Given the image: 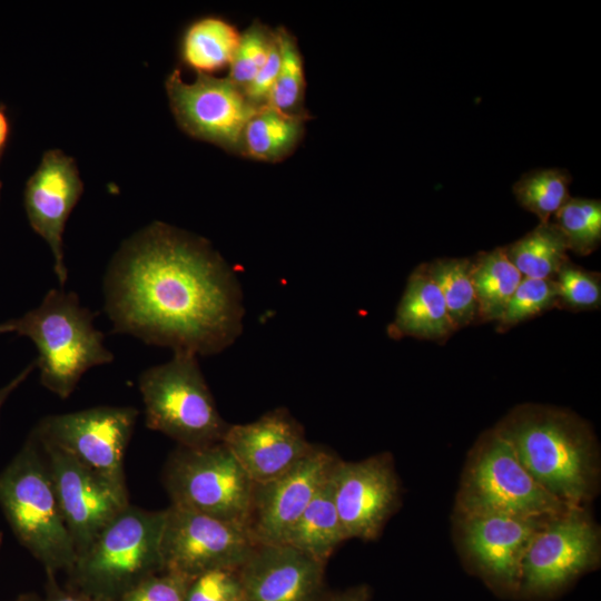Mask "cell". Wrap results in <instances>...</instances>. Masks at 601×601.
Masks as SVG:
<instances>
[{
    "label": "cell",
    "instance_id": "obj_28",
    "mask_svg": "<svg viewBox=\"0 0 601 601\" xmlns=\"http://www.w3.org/2000/svg\"><path fill=\"white\" fill-rule=\"evenodd\" d=\"M280 50L279 71L266 106L289 116L309 118L304 108L305 73L296 38L284 27L275 30Z\"/></svg>",
    "mask_w": 601,
    "mask_h": 601
},
{
    "label": "cell",
    "instance_id": "obj_7",
    "mask_svg": "<svg viewBox=\"0 0 601 601\" xmlns=\"http://www.w3.org/2000/svg\"><path fill=\"white\" fill-rule=\"evenodd\" d=\"M457 505L461 518L493 513L551 518L571 508L531 476L497 428L476 445L464 472Z\"/></svg>",
    "mask_w": 601,
    "mask_h": 601
},
{
    "label": "cell",
    "instance_id": "obj_41",
    "mask_svg": "<svg viewBox=\"0 0 601 601\" xmlns=\"http://www.w3.org/2000/svg\"><path fill=\"white\" fill-rule=\"evenodd\" d=\"M1 545H2V533L0 532V550H1Z\"/></svg>",
    "mask_w": 601,
    "mask_h": 601
},
{
    "label": "cell",
    "instance_id": "obj_33",
    "mask_svg": "<svg viewBox=\"0 0 601 601\" xmlns=\"http://www.w3.org/2000/svg\"><path fill=\"white\" fill-rule=\"evenodd\" d=\"M244 591L236 569H215L190 579L185 601H240Z\"/></svg>",
    "mask_w": 601,
    "mask_h": 601
},
{
    "label": "cell",
    "instance_id": "obj_24",
    "mask_svg": "<svg viewBox=\"0 0 601 601\" xmlns=\"http://www.w3.org/2000/svg\"><path fill=\"white\" fill-rule=\"evenodd\" d=\"M240 36L233 24L220 18L195 21L183 38V60L198 73L209 75L230 65Z\"/></svg>",
    "mask_w": 601,
    "mask_h": 601
},
{
    "label": "cell",
    "instance_id": "obj_3",
    "mask_svg": "<svg viewBox=\"0 0 601 601\" xmlns=\"http://www.w3.org/2000/svg\"><path fill=\"white\" fill-rule=\"evenodd\" d=\"M93 318L75 293L51 289L37 308L0 324V334L29 337L38 348L41 384L60 398H68L89 368L114 359Z\"/></svg>",
    "mask_w": 601,
    "mask_h": 601
},
{
    "label": "cell",
    "instance_id": "obj_16",
    "mask_svg": "<svg viewBox=\"0 0 601 601\" xmlns=\"http://www.w3.org/2000/svg\"><path fill=\"white\" fill-rule=\"evenodd\" d=\"M549 519L495 513L463 516V548L491 587L518 593L524 554Z\"/></svg>",
    "mask_w": 601,
    "mask_h": 601
},
{
    "label": "cell",
    "instance_id": "obj_30",
    "mask_svg": "<svg viewBox=\"0 0 601 601\" xmlns=\"http://www.w3.org/2000/svg\"><path fill=\"white\" fill-rule=\"evenodd\" d=\"M559 305L554 279L523 277L501 314L500 328H509Z\"/></svg>",
    "mask_w": 601,
    "mask_h": 601
},
{
    "label": "cell",
    "instance_id": "obj_42",
    "mask_svg": "<svg viewBox=\"0 0 601 601\" xmlns=\"http://www.w3.org/2000/svg\"><path fill=\"white\" fill-rule=\"evenodd\" d=\"M240 601H248L247 599L243 598Z\"/></svg>",
    "mask_w": 601,
    "mask_h": 601
},
{
    "label": "cell",
    "instance_id": "obj_27",
    "mask_svg": "<svg viewBox=\"0 0 601 601\" xmlns=\"http://www.w3.org/2000/svg\"><path fill=\"white\" fill-rule=\"evenodd\" d=\"M572 177L562 168H539L525 173L513 185L516 201L534 214L540 224L552 220L556 211L570 199Z\"/></svg>",
    "mask_w": 601,
    "mask_h": 601
},
{
    "label": "cell",
    "instance_id": "obj_14",
    "mask_svg": "<svg viewBox=\"0 0 601 601\" xmlns=\"http://www.w3.org/2000/svg\"><path fill=\"white\" fill-rule=\"evenodd\" d=\"M332 486L346 540L376 539L400 504L398 480L388 454L357 462L338 460Z\"/></svg>",
    "mask_w": 601,
    "mask_h": 601
},
{
    "label": "cell",
    "instance_id": "obj_26",
    "mask_svg": "<svg viewBox=\"0 0 601 601\" xmlns=\"http://www.w3.org/2000/svg\"><path fill=\"white\" fill-rule=\"evenodd\" d=\"M424 267L437 286L455 329L472 323L477 317L471 274L472 260L442 258Z\"/></svg>",
    "mask_w": 601,
    "mask_h": 601
},
{
    "label": "cell",
    "instance_id": "obj_10",
    "mask_svg": "<svg viewBox=\"0 0 601 601\" xmlns=\"http://www.w3.org/2000/svg\"><path fill=\"white\" fill-rule=\"evenodd\" d=\"M138 414L131 406H97L46 416L32 432L117 487L127 490L124 456Z\"/></svg>",
    "mask_w": 601,
    "mask_h": 601
},
{
    "label": "cell",
    "instance_id": "obj_25",
    "mask_svg": "<svg viewBox=\"0 0 601 601\" xmlns=\"http://www.w3.org/2000/svg\"><path fill=\"white\" fill-rule=\"evenodd\" d=\"M523 277L554 279L569 262L566 243L552 221L540 224L520 239L504 247Z\"/></svg>",
    "mask_w": 601,
    "mask_h": 601
},
{
    "label": "cell",
    "instance_id": "obj_18",
    "mask_svg": "<svg viewBox=\"0 0 601 601\" xmlns=\"http://www.w3.org/2000/svg\"><path fill=\"white\" fill-rule=\"evenodd\" d=\"M81 193L82 181L73 159L57 149L43 155L24 191L30 225L49 245L61 286L68 279L62 234Z\"/></svg>",
    "mask_w": 601,
    "mask_h": 601
},
{
    "label": "cell",
    "instance_id": "obj_8",
    "mask_svg": "<svg viewBox=\"0 0 601 601\" xmlns=\"http://www.w3.org/2000/svg\"><path fill=\"white\" fill-rule=\"evenodd\" d=\"M162 481L171 505L247 525L254 482L223 442L178 446L165 464Z\"/></svg>",
    "mask_w": 601,
    "mask_h": 601
},
{
    "label": "cell",
    "instance_id": "obj_39",
    "mask_svg": "<svg viewBox=\"0 0 601 601\" xmlns=\"http://www.w3.org/2000/svg\"><path fill=\"white\" fill-rule=\"evenodd\" d=\"M8 134V122L4 114L0 111V148L4 144Z\"/></svg>",
    "mask_w": 601,
    "mask_h": 601
},
{
    "label": "cell",
    "instance_id": "obj_15",
    "mask_svg": "<svg viewBox=\"0 0 601 601\" xmlns=\"http://www.w3.org/2000/svg\"><path fill=\"white\" fill-rule=\"evenodd\" d=\"M338 460L327 449L313 445L309 453L284 474L254 484L246 526L256 544L283 543Z\"/></svg>",
    "mask_w": 601,
    "mask_h": 601
},
{
    "label": "cell",
    "instance_id": "obj_36",
    "mask_svg": "<svg viewBox=\"0 0 601 601\" xmlns=\"http://www.w3.org/2000/svg\"><path fill=\"white\" fill-rule=\"evenodd\" d=\"M46 588L42 601H98L68 585L61 587L56 579V573L46 572Z\"/></svg>",
    "mask_w": 601,
    "mask_h": 601
},
{
    "label": "cell",
    "instance_id": "obj_20",
    "mask_svg": "<svg viewBox=\"0 0 601 601\" xmlns=\"http://www.w3.org/2000/svg\"><path fill=\"white\" fill-rule=\"evenodd\" d=\"M388 331L391 336L427 339L445 338L455 331L444 299L424 265L411 274Z\"/></svg>",
    "mask_w": 601,
    "mask_h": 601
},
{
    "label": "cell",
    "instance_id": "obj_21",
    "mask_svg": "<svg viewBox=\"0 0 601 601\" xmlns=\"http://www.w3.org/2000/svg\"><path fill=\"white\" fill-rule=\"evenodd\" d=\"M332 473L283 541L325 564L346 540L333 499Z\"/></svg>",
    "mask_w": 601,
    "mask_h": 601
},
{
    "label": "cell",
    "instance_id": "obj_23",
    "mask_svg": "<svg viewBox=\"0 0 601 601\" xmlns=\"http://www.w3.org/2000/svg\"><path fill=\"white\" fill-rule=\"evenodd\" d=\"M471 274L477 316L497 321L523 276L509 259L504 247L480 254L472 262Z\"/></svg>",
    "mask_w": 601,
    "mask_h": 601
},
{
    "label": "cell",
    "instance_id": "obj_35",
    "mask_svg": "<svg viewBox=\"0 0 601 601\" xmlns=\"http://www.w3.org/2000/svg\"><path fill=\"white\" fill-rule=\"evenodd\" d=\"M279 66L280 50L275 33V41L266 62L244 90L247 99L257 108H262L267 105L269 95L279 71Z\"/></svg>",
    "mask_w": 601,
    "mask_h": 601
},
{
    "label": "cell",
    "instance_id": "obj_9",
    "mask_svg": "<svg viewBox=\"0 0 601 601\" xmlns=\"http://www.w3.org/2000/svg\"><path fill=\"white\" fill-rule=\"evenodd\" d=\"M600 534L579 506L550 518L535 533L524 554L518 593L544 599L559 593L595 566Z\"/></svg>",
    "mask_w": 601,
    "mask_h": 601
},
{
    "label": "cell",
    "instance_id": "obj_5",
    "mask_svg": "<svg viewBox=\"0 0 601 601\" xmlns=\"http://www.w3.org/2000/svg\"><path fill=\"white\" fill-rule=\"evenodd\" d=\"M166 509L128 504L79 554L67 572L68 587L98 601H118L162 570L161 536Z\"/></svg>",
    "mask_w": 601,
    "mask_h": 601
},
{
    "label": "cell",
    "instance_id": "obj_22",
    "mask_svg": "<svg viewBox=\"0 0 601 601\" xmlns=\"http://www.w3.org/2000/svg\"><path fill=\"white\" fill-rule=\"evenodd\" d=\"M308 118L289 116L264 106L244 128L239 155L262 161H279L297 147Z\"/></svg>",
    "mask_w": 601,
    "mask_h": 601
},
{
    "label": "cell",
    "instance_id": "obj_34",
    "mask_svg": "<svg viewBox=\"0 0 601 601\" xmlns=\"http://www.w3.org/2000/svg\"><path fill=\"white\" fill-rule=\"evenodd\" d=\"M190 579L161 571L141 581L118 601H185Z\"/></svg>",
    "mask_w": 601,
    "mask_h": 601
},
{
    "label": "cell",
    "instance_id": "obj_13",
    "mask_svg": "<svg viewBox=\"0 0 601 601\" xmlns=\"http://www.w3.org/2000/svg\"><path fill=\"white\" fill-rule=\"evenodd\" d=\"M36 439L47 460L56 496L78 556L129 504L128 492L92 472L55 444Z\"/></svg>",
    "mask_w": 601,
    "mask_h": 601
},
{
    "label": "cell",
    "instance_id": "obj_38",
    "mask_svg": "<svg viewBox=\"0 0 601 601\" xmlns=\"http://www.w3.org/2000/svg\"><path fill=\"white\" fill-rule=\"evenodd\" d=\"M36 359L31 362L26 368H23L14 378H12L6 386L0 388V411L10 394L29 376V374L36 368Z\"/></svg>",
    "mask_w": 601,
    "mask_h": 601
},
{
    "label": "cell",
    "instance_id": "obj_31",
    "mask_svg": "<svg viewBox=\"0 0 601 601\" xmlns=\"http://www.w3.org/2000/svg\"><path fill=\"white\" fill-rule=\"evenodd\" d=\"M274 41L275 31L258 21L242 33L228 76L239 89L244 91L264 66Z\"/></svg>",
    "mask_w": 601,
    "mask_h": 601
},
{
    "label": "cell",
    "instance_id": "obj_29",
    "mask_svg": "<svg viewBox=\"0 0 601 601\" xmlns=\"http://www.w3.org/2000/svg\"><path fill=\"white\" fill-rule=\"evenodd\" d=\"M552 219L568 249L589 255L598 248L601 240L600 200L570 197Z\"/></svg>",
    "mask_w": 601,
    "mask_h": 601
},
{
    "label": "cell",
    "instance_id": "obj_32",
    "mask_svg": "<svg viewBox=\"0 0 601 601\" xmlns=\"http://www.w3.org/2000/svg\"><path fill=\"white\" fill-rule=\"evenodd\" d=\"M559 304L571 309H592L600 306L601 283L599 274L588 272L566 262L554 278Z\"/></svg>",
    "mask_w": 601,
    "mask_h": 601
},
{
    "label": "cell",
    "instance_id": "obj_1",
    "mask_svg": "<svg viewBox=\"0 0 601 601\" xmlns=\"http://www.w3.org/2000/svg\"><path fill=\"white\" fill-rule=\"evenodd\" d=\"M104 297L115 333L174 353H220L243 329V294L229 265L205 239L162 223L120 247Z\"/></svg>",
    "mask_w": 601,
    "mask_h": 601
},
{
    "label": "cell",
    "instance_id": "obj_19",
    "mask_svg": "<svg viewBox=\"0 0 601 601\" xmlns=\"http://www.w3.org/2000/svg\"><path fill=\"white\" fill-rule=\"evenodd\" d=\"M325 563L285 543L257 544L238 569L248 601H322Z\"/></svg>",
    "mask_w": 601,
    "mask_h": 601
},
{
    "label": "cell",
    "instance_id": "obj_12",
    "mask_svg": "<svg viewBox=\"0 0 601 601\" xmlns=\"http://www.w3.org/2000/svg\"><path fill=\"white\" fill-rule=\"evenodd\" d=\"M166 90L178 125L188 135L239 154L242 135L259 109L228 77L198 73L193 82L174 70Z\"/></svg>",
    "mask_w": 601,
    "mask_h": 601
},
{
    "label": "cell",
    "instance_id": "obj_2",
    "mask_svg": "<svg viewBox=\"0 0 601 601\" xmlns=\"http://www.w3.org/2000/svg\"><path fill=\"white\" fill-rule=\"evenodd\" d=\"M497 430L531 476L555 499L580 506L591 496L598 472L595 445L577 417L543 406H523Z\"/></svg>",
    "mask_w": 601,
    "mask_h": 601
},
{
    "label": "cell",
    "instance_id": "obj_4",
    "mask_svg": "<svg viewBox=\"0 0 601 601\" xmlns=\"http://www.w3.org/2000/svg\"><path fill=\"white\" fill-rule=\"evenodd\" d=\"M0 508L17 540L45 572H68L76 559L47 460L31 432L21 450L0 472Z\"/></svg>",
    "mask_w": 601,
    "mask_h": 601
},
{
    "label": "cell",
    "instance_id": "obj_6",
    "mask_svg": "<svg viewBox=\"0 0 601 601\" xmlns=\"http://www.w3.org/2000/svg\"><path fill=\"white\" fill-rule=\"evenodd\" d=\"M138 385L148 428L186 447L223 441L229 424L216 407L196 355L174 353L167 363L144 371Z\"/></svg>",
    "mask_w": 601,
    "mask_h": 601
},
{
    "label": "cell",
    "instance_id": "obj_11",
    "mask_svg": "<svg viewBox=\"0 0 601 601\" xmlns=\"http://www.w3.org/2000/svg\"><path fill=\"white\" fill-rule=\"evenodd\" d=\"M257 544L246 526L175 505L166 509L162 570L188 579L215 569L238 570Z\"/></svg>",
    "mask_w": 601,
    "mask_h": 601
},
{
    "label": "cell",
    "instance_id": "obj_40",
    "mask_svg": "<svg viewBox=\"0 0 601 601\" xmlns=\"http://www.w3.org/2000/svg\"><path fill=\"white\" fill-rule=\"evenodd\" d=\"M12 601H42V597H40L36 592H24L19 594Z\"/></svg>",
    "mask_w": 601,
    "mask_h": 601
},
{
    "label": "cell",
    "instance_id": "obj_37",
    "mask_svg": "<svg viewBox=\"0 0 601 601\" xmlns=\"http://www.w3.org/2000/svg\"><path fill=\"white\" fill-rule=\"evenodd\" d=\"M371 591L367 585H356L352 587L345 591L337 592L333 595H329L327 599L322 601H370Z\"/></svg>",
    "mask_w": 601,
    "mask_h": 601
},
{
    "label": "cell",
    "instance_id": "obj_17",
    "mask_svg": "<svg viewBox=\"0 0 601 601\" xmlns=\"http://www.w3.org/2000/svg\"><path fill=\"white\" fill-rule=\"evenodd\" d=\"M254 482H269L290 470L313 449L303 426L284 408L258 420L229 425L221 441Z\"/></svg>",
    "mask_w": 601,
    "mask_h": 601
}]
</instances>
